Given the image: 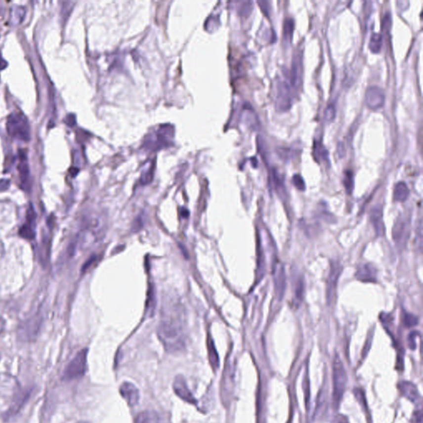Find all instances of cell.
I'll use <instances>...</instances> for the list:
<instances>
[{
	"label": "cell",
	"instance_id": "cell-1",
	"mask_svg": "<svg viewBox=\"0 0 423 423\" xmlns=\"http://www.w3.org/2000/svg\"><path fill=\"white\" fill-rule=\"evenodd\" d=\"M157 333L162 344L169 352H177L184 349L185 333L181 305L172 301L165 304Z\"/></svg>",
	"mask_w": 423,
	"mask_h": 423
},
{
	"label": "cell",
	"instance_id": "cell-2",
	"mask_svg": "<svg viewBox=\"0 0 423 423\" xmlns=\"http://www.w3.org/2000/svg\"><path fill=\"white\" fill-rule=\"evenodd\" d=\"M7 131L13 139L21 141L30 140V127L28 119L21 113H13L7 120Z\"/></svg>",
	"mask_w": 423,
	"mask_h": 423
},
{
	"label": "cell",
	"instance_id": "cell-3",
	"mask_svg": "<svg viewBox=\"0 0 423 423\" xmlns=\"http://www.w3.org/2000/svg\"><path fill=\"white\" fill-rule=\"evenodd\" d=\"M347 376L339 355H336L333 361V403L336 407L340 405L345 393Z\"/></svg>",
	"mask_w": 423,
	"mask_h": 423
},
{
	"label": "cell",
	"instance_id": "cell-4",
	"mask_svg": "<svg viewBox=\"0 0 423 423\" xmlns=\"http://www.w3.org/2000/svg\"><path fill=\"white\" fill-rule=\"evenodd\" d=\"M87 354L88 350L84 349L71 360L65 369L63 379L65 381H73L81 378L85 374L87 368Z\"/></svg>",
	"mask_w": 423,
	"mask_h": 423
},
{
	"label": "cell",
	"instance_id": "cell-5",
	"mask_svg": "<svg viewBox=\"0 0 423 423\" xmlns=\"http://www.w3.org/2000/svg\"><path fill=\"white\" fill-rule=\"evenodd\" d=\"M411 223L404 215H400L396 219L392 230V237L396 247L399 250L405 248L410 236Z\"/></svg>",
	"mask_w": 423,
	"mask_h": 423
},
{
	"label": "cell",
	"instance_id": "cell-6",
	"mask_svg": "<svg viewBox=\"0 0 423 423\" xmlns=\"http://www.w3.org/2000/svg\"><path fill=\"white\" fill-rule=\"evenodd\" d=\"M341 271H342V265L340 264V262L337 260L332 261L330 273H329L328 283H327V300L329 304L332 303L335 297L338 280L340 278Z\"/></svg>",
	"mask_w": 423,
	"mask_h": 423
},
{
	"label": "cell",
	"instance_id": "cell-7",
	"mask_svg": "<svg viewBox=\"0 0 423 423\" xmlns=\"http://www.w3.org/2000/svg\"><path fill=\"white\" fill-rule=\"evenodd\" d=\"M365 99L369 109L373 110L381 109L385 102L384 91L379 86H370L366 90Z\"/></svg>",
	"mask_w": 423,
	"mask_h": 423
},
{
	"label": "cell",
	"instance_id": "cell-8",
	"mask_svg": "<svg viewBox=\"0 0 423 423\" xmlns=\"http://www.w3.org/2000/svg\"><path fill=\"white\" fill-rule=\"evenodd\" d=\"M276 107L280 111L285 112L292 105V97L290 86L285 81L278 84Z\"/></svg>",
	"mask_w": 423,
	"mask_h": 423
},
{
	"label": "cell",
	"instance_id": "cell-9",
	"mask_svg": "<svg viewBox=\"0 0 423 423\" xmlns=\"http://www.w3.org/2000/svg\"><path fill=\"white\" fill-rule=\"evenodd\" d=\"M275 295L280 301L282 300L286 290V275L284 265L280 262H275L273 269Z\"/></svg>",
	"mask_w": 423,
	"mask_h": 423
},
{
	"label": "cell",
	"instance_id": "cell-10",
	"mask_svg": "<svg viewBox=\"0 0 423 423\" xmlns=\"http://www.w3.org/2000/svg\"><path fill=\"white\" fill-rule=\"evenodd\" d=\"M173 388H174V393H176L177 395L179 396L181 399L185 401L187 403L196 404V399L194 398L193 393L190 392L189 388H188L186 381L184 380L183 376H178L175 377L174 383H173Z\"/></svg>",
	"mask_w": 423,
	"mask_h": 423
},
{
	"label": "cell",
	"instance_id": "cell-11",
	"mask_svg": "<svg viewBox=\"0 0 423 423\" xmlns=\"http://www.w3.org/2000/svg\"><path fill=\"white\" fill-rule=\"evenodd\" d=\"M370 222L373 226L377 237H383L385 234V227L383 223V209L381 205L373 207L370 212Z\"/></svg>",
	"mask_w": 423,
	"mask_h": 423
},
{
	"label": "cell",
	"instance_id": "cell-12",
	"mask_svg": "<svg viewBox=\"0 0 423 423\" xmlns=\"http://www.w3.org/2000/svg\"><path fill=\"white\" fill-rule=\"evenodd\" d=\"M36 234V212L32 205L27 212V222L21 227L19 235L27 240H33Z\"/></svg>",
	"mask_w": 423,
	"mask_h": 423
},
{
	"label": "cell",
	"instance_id": "cell-13",
	"mask_svg": "<svg viewBox=\"0 0 423 423\" xmlns=\"http://www.w3.org/2000/svg\"><path fill=\"white\" fill-rule=\"evenodd\" d=\"M19 384L13 376L8 374H0V394L9 396L19 392Z\"/></svg>",
	"mask_w": 423,
	"mask_h": 423
},
{
	"label": "cell",
	"instance_id": "cell-14",
	"mask_svg": "<svg viewBox=\"0 0 423 423\" xmlns=\"http://www.w3.org/2000/svg\"><path fill=\"white\" fill-rule=\"evenodd\" d=\"M39 328H40V319H38L37 317H33L32 319L27 321V323L20 328L19 337L22 340L25 341L33 340L38 336Z\"/></svg>",
	"mask_w": 423,
	"mask_h": 423
},
{
	"label": "cell",
	"instance_id": "cell-15",
	"mask_svg": "<svg viewBox=\"0 0 423 423\" xmlns=\"http://www.w3.org/2000/svg\"><path fill=\"white\" fill-rule=\"evenodd\" d=\"M119 392L122 397L125 399L129 406H135L138 403L140 394L139 391L136 386L128 382H124L122 383L119 388Z\"/></svg>",
	"mask_w": 423,
	"mask_h": 423
},
{
	"label": "cell",
	"instance_id": "cell-16",
	"mask_svg": "<svg viewBox=\"0 0 423 423\" xmlns=\"http://www.w3.org/2000/svg\"><path fill=\"white\" fill-rule=\"evenodd\" d=\"M302 76V61L301 53L295 52L293 58L291 71H290V81L295 88L299 85Z\"/></svg>",
	"mask_w": 423,
	"mask_h": 423
},
{
	"label": "cell",
	"instance_id": "cell-17",
	"mask_svg": "<svg viewBox=\"0 0 423 423\" xmlns=\"http://www.w3.org/2000/svg\"><path fill=\"white\" fill-rule=\"evenodd\" d=\"M355 276L362 282H376L377 280V270L371 264H362L358 268Z\"/></svg>",
	"mask_w": 423,
	"mask_h": 423
},
{
	"label": "cell",
	"instance_id": "cell-18",
	"mask_svg": "<svg viewBox=\"0 0 423 423\" xmlns=\"http://www.w3.org/2000/svg\"><path fill=\"white\" fill-rule=\"evenodd\" d=\"M18 169L22 186L24 189H28L30 186V169L28 166V158L24 154L21 155Z\"/></svg>",
	"mask_w": 423,
	"mask_h": 423
},
{
	"label": "cell",
	"instance_id": "cell-19",
	"mask_svg": "<svg viewBox=\"0 0 423 423\" xmlns=\"http://www.w3.org/2000/svg\"><path fill=\"white\" fill-rule=\"evenodd\" d=\"M28 394L27 392H18L15 396H14V402L8 409V413H6V417L8 416V418H10L12 416L18 413V411L20 410L21 408L24 405L26 401L28 398Z\"/></svg>",
	"mask_w": 423,
	"mask_h": 423
},
{
	"label": "cell",
	"instance_id": "cell-20",
	"mask_svg": "<svg viewBox=\"0 0 423 423\" xmlns=\"http://www.w3.org/2000/svg\"><path fill=\"white\" fill-rule=\"evenodd\" d=\"M410 194V190L408 189V185L405 182H398V184H396L393 190V198L395 199V201L405 202L408 199Z\"/></svg>",
	"mask_w": 423,
	"mask_h": 423
},
{
	"label": "cell",
	"instance_id": "cell-21",
	"mask_svg": "<svg viewBox=\"0 0 423 423\" xmlns=\"http://www.w3.org/2000/svg\"><path fill=\"white\" fill-rule=\"evenodd\" d=\"M135 423H163L160 416L153 411H145L136 417Z\"/></svg>",
	"mask_w": 423,
	"mask_h": 423
},
{
	"label": "cell",
	"instance_id": "cell-22",
	"mask_svg": "<svg viewBox=\"0 0 423 423\" xmlns=\"http://www.w3.org/2000/svg\"><path fill=\"white\" fill-rule=\"evenodd\" d=\"M383 44V37L381 33H374L370 37L369 48L373 53H379L381 51Z\"/></svg>",
	"mask_w": 423,
	"mask_h": 423
},
{
	"label": "cell",
	"instance_id": "cell-23",
	"mask_svg": "<svg viewBox=\"0 0 423 423\" xmlns=\"http://www.w3.org/2000/svg\"><path fill=\"white\" fill-rule=\"evenodd\" d=\"M295 30V21L288 18L284 22V38L286 41H292L293 33Z\"/></svg>",
	"mask_w": 423,
	"mask_h": 423
},
{
	"label": "cell",
	"instance_id": "cell-24",
	"mask_svg": "<svg viewBox=\"0 0 423 423\" xmlns=\"http://www.w3.org/2000/svg\"><path fill=\"white\" fill-rule=\"evenodd\" d=\"M209 356L212 367L216 370L219 365V360H218V355L215 349L214 345L212 340H210L209 343Z\"/></svg>",
	"mask_w": 423,
	"mask_h": 423
},
{
	"label": "cell",
	"instance_id": "cell-25",
	"mask_svg": "<svg viewBox=\"0 0 423 423\" xmlns=\"http://www.w3.org/2000/svg\"><path fill=\"white\" fill-rule=\"evenodd\" d=\"M343 183H344V186H345V190L348 194H351L353 189H354V175H353L351 170H346L345 172Z\"/></svg>",
	"mask_w": 423,
	"mask_h": 423
},
{
	"label": "cell",
	"instance_id": "cell-26",
	"mask_svg": "<svg viewBox=\"0 0 423 423\" xmlns=\"http://www.w3.org/2000/svg\"><path fill=\"white\" fill-rule=\"evenodd\" d=\"M403 323L406 328H413L418 324V317L415 315L406 312L403 316Z\"/></svg>",
	"mask_w": 423,
	"mask_h": 423
},
{
	"label": "cell",
	"instance_id": "cell-27",
	"mask_svg": "<svg viewBox=\"0 0 423 423\" xmlns=\"http://www.w3.org/2000/svg\"><path fill=\"white\" fill-rule=\"evenodd\" d=\"M12 19L13 23H20L23 21L24 16H25V8L23 7H17L13 8V12L12 13Z\"/></svg>",
	"mask_w": 423,
	"mask_h": 423
},
{
	"label": "cell",
	"instance_id": "cell-28",
	"mask_svg": "<svg viewBox=\"0 0 423 423\" xmlns=\"http://www.w3.org/2000/svg\"><path fill=\"white\" fill-rule=\"evenodd\" d=\"M292 181L294 185H295L298 190H300V191H304L305 189H306V185H305L304 180H303L302 177L301 176L300 174H295V175L293 176Z\"/></svg>",
	"mask_w": 423,
	"mask_h": 423
},
{
	"label": "cell",
	"instance_id": "cell-29",
	"mask_svg": "<svg viewBox=\"0 0 423 423\" xmlns=\"http://www.w3.org/2000/svg\"><path fill=\"white\" fill-rule=\"evenodd\" d=\"M336 116V108L333 104H329L328 108L326 109L325 114H324V119L326 121L332 122L333 119H335Z\"/></svg>",
	"mask_w": 423,
	"mask_h": 423
},
{
	"label": "cell",
	"instance_id": "cell-30",
	"mask_svg": "<svg viewBox=\"0 0 423 423\" xmlns=\"http://www.w3.org/2000/svg\"><path fill=\"white\" fill-rule=\"evenodd\" d=\"M303 292H304V284H303V281L302 280H298V282L297 283L296 289H295V297H296V299L297 301H299L300 302L302 300Z\"/></svg>",
	"mask_w": 423,
	"mask_h": 423
},
{
	"label": "cell",
	"instance_id": "cell-31",
	"mask_svg": "<svg viewBox=\"0 0 423 423\" xmlns=\"http://www.w3.org/2000/svg\"><path fill=\"white\" fill-rule=\"evenodd\" d=\"M258 3L260 6V8L264 12V14L267 16L269 15L270 11V3L268 1L264 0V1H258Z\"/></svg>",
	"mask_w": 423,
	"mask_h": 423
},
{
	"label": "cell",
	"instance_id": "cell-32",
	"mask_svg": "<svg viewBox=\"0 0 423 423\" xmlns=\"http://www.w3.org/2000/svg\"><path fill=\"white\" fill-rule=\"evenodd\" d=\"M10 185V181L8 179H1L0 180V192L4 191L8 189Z\"/></svg>",
	"mask_w": 423,
	"mask_h": 423
},
{
	"label": "cell",
	"instance_id": "cell-33",
	"mask_svg": "<svg viewBox=\"0 0 423 423\" xmlns=\"http://www.w3.org/2000/svg\"><path fill=\"white\" fill-rule=\"evenodd\" d=\"M87 423V422H79V423Z\"/></svg>",
	"mask_w": 423,
	"mask_h": 423
}]
</instances>
